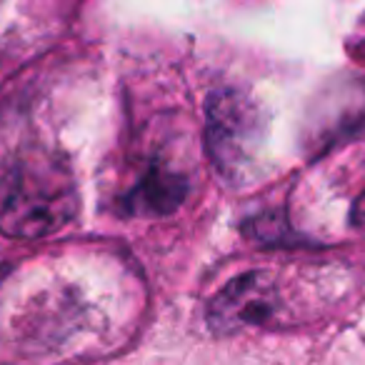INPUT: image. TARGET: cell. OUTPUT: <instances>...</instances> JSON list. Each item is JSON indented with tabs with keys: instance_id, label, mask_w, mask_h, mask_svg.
Here are the masks:
<instances>
[{
	"instance_id": "cell-1",
	"label": "cell",
	"mask_w": 365,
	"mask_h": 365,
	"mask_svg": "<svg viewBox=\"0 0 365 365\" xmlns=\"http://www.w3.org/2000/svg\"><path fill=\"white\" fill-rule=\"evenodd\" d=\"M76 213V175L63 153L31 143L0 160V233L38 240L63 230Z\"/></svg>"
},
{
	"instance_id": "cell-2",
	"label": "cell",
	"mask_w": 365,
	"mask_h": 365,
	"mask_svg": "<svg viewBox=\"0 0 365 365\" xmlns=\"http://www.w3.org/2000/svg\"><path fill=\"white\" fill-rule=\"evenodd\" d=\"M265 138L260 108L235 88L215 91L205 106V145L215 170L240 182L253 168Z\"/></svg>"
},
{
	"instance_id": "cell-3",
	"label": "cell",
	"mask_w": 365,
	"mask_h": 365,
	"mask_svg": "<svg viewBox=\"0 0 365 365\" xmlns=\"http://www.w3.org/2000/svg\"><path fill=\"white\" fill-rule=\"evenodd\" d=\"M280 308L275 278L250 270L225 283L208 303V328L215 335H233L250 325L268 323Z\"/></svg>"
},
{
	"instance_id": "cell-4",
	"label": "cell",
	"mask_w": 365,
	"mask_h": 365,
	"mask_svg": "<svg viewBox=\"0 0 365 365\" xmlns=\"http://www.w3.org/2000/svg\"><path fill=\"white\" fill-rule=\"evenodd\" d=\"M188 193L190 182L185 173L168 165L165 160H153L135 185L123 195V208L130 215L160 218V215L175 213L182 200L188 198Z\"/></svg>"
},
{
	"instance_id": "cell-5",
	"label": "cell",
	"mask_w": 365,
	"mask_h": 365,
	"mask_svg": "<svg viewBox=\"0 0 365 365\" xmlns=\"http://www.w3.org/2000/svg\"><path fill=\"white\" fill-rule=\"evenodd\" d=\"M250 225H253V238H258L260 243H283L285 228H288L283 215H278V213H268V215H260V218H253Z\"/></svg>"
},
{
	"instance_id": "cell-6",
	"label": "cell",
	"mask_w": 365,
	"mask_h": 365,
	"mask_svg": "<svg viewBox=\"0 0 365 365\" xmlns=\"http://www.w3.org/2000/svg\"><path fill=\"white\" fill-rule=\"evenodd\" d=\"M350 223H353L355 228L365 230V190L360 193V198L355 200L353 210H350Z\"/></svg>"
},
{
	"instance_id": "cell-7",
	"label": "cell",
	"mask_w": 365,
	"mask_h": 365,
	"mask_svg": "<svg viewBox=\"0 0 365 365\" xmlns=\"http://www.w3.org/2000/svg\"><path fill=\"white\" fill-rule=\"evenodd\" d=\"M8 270H11V265H8V263H0V280L6 278V275H8Z\"/></svg>"
}]
</instances>
